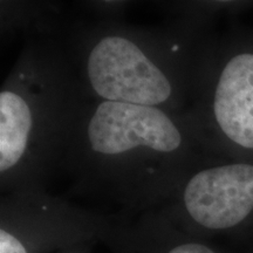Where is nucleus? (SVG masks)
<instances>
[{"instance_id": "obj_8", "label": "nucleus", "mask_w": 253, "mask_h": 253, "mask_svg": "<svg viewBox=\"0 0 253 253\" xmlns=\"http://www.w3.org/2000/svg\"><path fill=\"white\" fill-rule=\"evenodd\" d=\"M126 0H89L78 2V7L99 21H123L126 11L134 5Z\"/></svg>"}, {"instance_id": "obj_4", "label": "nucleus", "mask_w": 253, "mask_h": 253, "mask_svg": "<svg viewBox=\"0 0 253 253\" xmlns=\"http://www.w3.org/2000/svg\"><path fill=\"white\" fill-rule=\"evenodd\" d=\"M186 114L212 153L253 160V30L205 37Z\"/></svg>"}, {"instance_id": "obj_9", "label": "nucleus", "mask_w": 253, "mask_h": 253, "mask_svg": "<svg viewBox=\"0 0 253 253\" xmlns=\"http://www.w3.org/2000/svg\"><path fill=\"white\" fill-rule=\"evenodd\" d=\"M166 253H216L208 245L198 242H182L170 246Z\"/></svg>"}, {"instance_id": "obj_6", "label": "nucleus", "mask_w": 253, "mask_h": 253, "mask_svg": "<svg viewBox=\"0 0 253 253\" xmlns=\"http://www.w3.org/2000/svg\"><path fill=\"white\" fill-rule=\"evenodd\" d=\"M77 20L65 6L54 1H0V32L2 39L21 36L25 42L65 40Z\"/></svg>"}, {"instance_id": "obj_5", "label": "nucleus", "mask_w": 253, "mask_h": 253, "mask_svg": "<svg viewBox=\"0 0 253 253\" xmlns=\"http://www.w3.org/2000/svg\"><path fill=\"white\" fill-rule=\"evenodd\" d=\"M171 201L201 229H236L253 214V160L214 158L192 172Z\"/></svg>"}, {"instance_id": "obj_7", "label": "nucleus", "mask_w": 253, "mask_h": 253, "mask_svg": "<svg viewBox=\"0 0 253 253\" xmlns=\"http://www.w3.org/2000/svg\"><path fill=\"white\" fill-rule=\"evenodd\" d=\"M156 7L175 19L211 27L213 19L221 13H235L253 6L251 1H156Z\"/></svg>"}, {"instance_id": "obj_10", "label": "nucleus", "mask_w": 253, "mask_h": 253, "mask_svg": "<svg viewBox=\"0 0 253 253\" xmlns=\"http://www.w3.org/2000/svg\"><path fill=\"white\" fill-rule=\"evenodd\" d=\"M0 253H27L23 245L4 230H0Z\"/></svg>"}, {"instance_id": "obj_2", "label": "nucleus", "mask_w": 253, "mask_h": 253, "mask_svg": "<svg viewBox=\"0 0 253 253\" xmlns=\"http://www.w3.org/2000/svg\"><path fill=\"white\" fill-rule=\"evenodd\" d=\"M210 32L182 19L155 27L77 19L63 43L87 100L182 114L191 104L198 52Z\"/></svg>"}, {"instance_id": "obj_3", "label": "nucleus", "mask_w": 253, "mask_h": 253, "mask_svg": "<svg viewBox=\"0 0 253 253\" xmlns=\"http://www.w3.org/2000/svg\"><path fill=\"white\" fill-rule=\"evenodd\" d=\"M86 100L63 40L25 42L0 88L2 194L46 190Z\"/></svg>"}, {"instance_id": "obj_1", "label": "nucleus", "mask_w": 253, "mask_h": 253, "mask_svg": "<svg viewBox=\"0 0 253 253\" xmlns=\"http://www.w3.org/2000/svg\"><path fill=\"white\" fill-rule=\"evenodd\" d=\"M217 157L186 112L86 100L60 173L78 194L145 207L172 199L192 172Z\"/></svg>"}]
</instances>
